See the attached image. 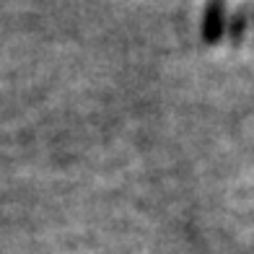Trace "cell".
Wrapping results in <instances>:
<instances>
[{
  "mask_svg": "<svg viewBox=\"0 0 254 254\" xmlns=\"http://www.w3.org/2000/svg\"><path fill=\"white\" fill-rule=\"evenodd\" d=\"M226 34V0H207L202 16V39L205 44H218Z\"/></svg>",
  "mask_w": 254,
  "mask_h": 254,
  "instance_id": "1",
  "label": "cell"
},
{
  "mask_svg": "<svg viewBox=\"0 0 254 254\" xmlns=\"http://www.w3.org/2000/svg\"><path fill=\"white\" fill-rule=\"evenodd\" d=\"M247 21H249V5H241L234 13V21H231V42L234 44H241V39H244Z\"/></svg>",
  "mask_w": 254,
  "mask_h": 254,
  "instance_id": "2",
  "label": "cell"
}]
</instances>
